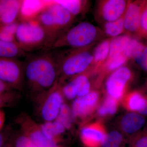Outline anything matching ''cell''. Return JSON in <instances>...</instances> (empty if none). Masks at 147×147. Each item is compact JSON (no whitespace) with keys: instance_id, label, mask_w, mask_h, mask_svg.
<instances>
[{"instance_id":"5bb4252c","label":"cell","mask_w":147,"mask_h":147,"mask_svg":"<svg viewBox=\"0 0 147 147\" xmlns=\"http://www.w3.org/2000/svg\"><path fill=\"white\" fill-rule=\"evenodd\" d=\"M135 38L124 34L112 38L110 42V53L108 59L121 55H124L130 60Z\"/></svg>"},{"instance_id":"6da1fadb","label":"cell","mask_w":147,"mask_h":147,"mask_svg":"<svg viewBox=\"0 0 147 147\" xmlns=\"http://www.w3.org/2000/svg\"><path fill=\"white\" fill-rule=\"evenodd\" d=\"M24 64V79L34 91L50 90L57 83L58 70L56 58L43 53L28 58Z\"/></svg>"},{"instance_id":"8992f818","label":"cell","mask_w":147,"mask_h":147,"mask_svg":"<svg viewBox=\"0 0 147 147\" xmlns=\"http://www.w3.org/2000/svg\"><path fill=\"white\" fill-rule=\"evenodd\" d=\"M0 79L12 89H21L24 80V63L18 59L0 58Z\"/></svg>"},{"instance_id":"4dcf8cb0","label":"cell","mask_w":147,"mask_h":147,"mask_svg":"<svg viewBox=\"0 0 147 147\" xmlns=\"http://www.w3.org/2000/svg\"><path fill=\"white\" fill-rule=\"evenodd\" d=\"M137 36L147 40V1L142 10Z\"/></svg>"},{"instance_id":"52a82bcc","label":"cell","mask_w":147,"mask_h":147,"mask_svg":"<svg viewBox=\"0 0 147 147\" xmlns=\"http://www.w3.org/2000/svg\"><path fill=\"white\" fill-rule=\"evenodd\" d=\"M125 0H102L97 2L94 16L96 21L102 25L118 20L123 16L128 6Z\"/></svg>"},{"instance_id":"ba28073f","label":"cell","mask_w":147,"mask_h":147,"mask_svg":"<svg viewBox=\"0 0 147 147\" xmlns=\"http://www.w3.org/2000/svg\"><path fill=\"white\" fill-rule=\"evenodd\" d=\"M61 88L57 82L49 90L45 100L42 103L40 115L45 122L54 121L57 117L63 103Z\"/></svg>"},{"instance_id":"8fae6325","label":"cell","mask_w":147,"mask_h":147,"mask_svg":"<svg viewBox=\"0 0 147 147\" xmlns=\"http://www.w3.org/2000/svg\"><path fill=\"white\" fill-rule=\"evenodd\" d=\"M24 134L37 147H59L57 142L47 138L41 131L39 125L25 117L21 122Z\"/></svg>"},{"instance_id":"7402d4cb","label":"cell","mask_w":147,"mask_h":147,"mask_svg":"<svg viewBox=\"0 0 147 147\" xmlns=\"http://www.w3.org/2000/svg\"><path fill=\"white\" fill-rule=\"evenodd\" d=\"M147 100V98L141 92L134 91L126 96L125 106L129 110L139 113L144 108Z\"/></svg>"},{"instance_id":"9a60e30c","label":"cell","mask_w":147,"mask_h":147,"mask_svg":"<svg viewBox=\"0 0 147 147\" xmlns=\"http://www.w3.org/2000/svg\"><path fill=\"white\" fill-rule=\"evenodd\" d=\"M98 98L97 92L92 91L88 94L77 98L73 102L72 111L74 117L83 118L91 113Z\"/></svg>"},{"instance_id":"f35d334b","label":"cell","mask_w":147,"mask_h":147,"mask_svg":"<svg viewBox=\"0 0 147 147\" xmlns=\"http://www.w3.org/2000/svg\"><path fill=\"white\" fill-rule=\"evenodd\" d=\"M27 147H37L36 146V145H35L33 143H32L31 141L30 142V143H29V144L28 145V146H27Z\"/></svg>"},{"instance_id":"30bf717a","label":"cell","mask_w":147,"mask_h":147,"mask_svg":"<svg viewBox=\"0 0 147 147\" xmlns=\"http://www.w3.org/2000/svg\"><path fill=\"white\" fill-rule=\"evenodd\" d=\"M147 1H129L124 16L125 34H137L143 9Z\"/></svg>"},{"instance_id":"4316f807","label":"cell","mask_w":147,"mask_h":147,"mask_svg":"<svg viewBox=\"0 0 147 147\" xmlns=\"http://www.w3.org/2000/svg\"><path fill=\"white\" fill-rule=\"evenodd\" d=\"M16 22L0 27V40L8 42H16L15 34L18 24Z\"/></svg>"},{"instance_id":"9c48e42d","label":"cell","mask_w":147,"mask_h":147,"mask_svg":"<svg viewBox=\"0 0 147 147\" xmlns=\"http://www.w3.org/2000/svg\"><path fill=\"white\" fill-rule=\"evenodd\" d=\"M131 77V70L125 66L113 71L106 84V90L109 96L116 99L120 98Z\"/></svg>"},{"instance_id":"ffe728a7","label":"cell","mask_w":147,"mask_h":147,"mask_svg":"<svg viewBox=\"0 0 147 147\" xmlns=\"http://www.w3.org/2000/svg\"><path fill=\"white\" fill-rule=\"evenodd\" d=\"M26 53L16 42H8L0 40V58L18 59L23 57Z\"/></svg>"},{"instance_id":"7c38bea8","label":"cell","mask_w":147,"mask_h":147,"mask_svg":"<svg viewBox=\"0 0 147 147\" xmlns=\"http://www.w3.org/2000/svg\"><path fill=\"white\" fill-rule=\"evenodd\" d=\"M84 73L75 76L71 82L61 88L62 93L66 98L72 99L77 96H84L90 92V84Z\"/></svg>"},{"instance_id":"7a4b0ae2","label":"cell","mask_w":147,"mask_h":147,"mask_svg":"<svg viewBox=\"0 0 147 147\" xmlns=\"http://www.w3.org/2000/svg\"><path fill=\"white\" fill-rule=\"evenodd\" d=\"M105 37L102 29L89 22H81L59 36L49 48L53 50L64 47L85 48L94 45Z\"/></svg>"},{"instance_id":"f1b7e54d","label":"cell","mask_w":147,"mask_h":147,"mask_svg":"<svg viewBox=\"0 0 147 147\" xmlns=\"http://www.w3.org/2000/svg\"><path fill=\"white\" fill-rule=\"evenodd\" d=\"M116 100L117 99L110 96H108L99 109L98 113L99 115L102 116L108 114L113 115L115 113L117 106Z\"/></svg>"},{"instance_id":"d590c367","label":"cell","mask_w":147,"mask_h":147,"mask_svg":"<svg viewBox=\"0 0 147 147\" xmlns=\"http://www.w3.org/2000/svg\"><path fill=\"white\" fill-rule=\"evenodd\" d=\"M5 121V115L3 111L0 110V130L2 128Z\"/></svg>"},{"instance_id":"277c9868","label":"cell","mask_w":147,"mask_h":147,"mask_svg":"<svg viewBox=\"0 0 147 147\" xmlns=\"http://www.w3.org/2000/svg\"><path fill=\"white\" fill-rule=\"evenodd\" d=\"M94 46L71 49L56 58L58 76H76L88 70L92 63L91 49Z\"/></svg>"},{"instance_id":"d6986e66","label":"cell","mask_w":147,"mask_h":147,"mask_svg":"<svg viewBox=\"0 0 147 147\" xmlns=\"http://www.w3.org/2000/svg\"><path fill=\"white\" fill-rule=\"evenodd\" d=\"M145 123V119L142 115L136 113L127 114L121 121V127L125 132L132 134L137 132Z\"/></svg>"},{"instance_id":"603a6c76","label":"cell","mask_w":147,"mask_h":147,"mask_svg":"<svg viewBox=\"0 0 147 147\" xmlns=\"http://www.w3.org/2000/svg\"><path fill=\"white\" fill-rule=\"evenodd\" d=\"M63 7L75 18L85 11L88 5L89 1L83 0H59L55 1Z\"/></svg>"},{"instance_id":"83f0119b","label":"cell","mask_w":147,"mask_h":147,"mask_svg":"<svg viewBox=\"0 0 147 147\" xmlns=\"http://www.w3.org/2000/svg\"><path fill=\"white\" fill-rule=\"evenodd\" d=\"M74 117L72 110L66 104H63L61 107L59 113L56 121L61 123L65 128L71 127V123Z\"/></svg>"},{"instance_id":"ac0fdd59","label":"cell","mask_w":147,"mask_h":147,"mask_svg":"<svg viewBox=\"0 0 147 147\" xmlns=\"http://www.w3.org/2000/svg\"><path fill=\"white\" fill-rule=\"evenodd\" d=\"M112 38H105L98 42L92 52L93 61L92 67L98 70L107 60L110 50Z\"/></svg>"},{"instance_id":"e0dca14e","label":"cell","mask_w":147,"mask_h":147,"mask_svg":"<svg viewBox=\"0 0 147 147\" xmlns=\"http://www.w3.org/2000/svg\"><path fill=\"white\" fill-rule=\"evenodd\" d=\"M22 1H0V27L16 22Z\"/></svg>"},{"instance_id":"cb8c5ba5","label":"cell","mask_w":147,"mask_h":147,"mask_svg":"<svg viewBox=\"0 0 147 147\" xmlns=\"http://www.w3.org/2000/svg\"><path fill=\"white\" fill-rule=\"evenodd\" d=\"M41 131L47 138L57 142L59 136L64 132L65 127L57 121L39 125Z\"/></svg>"},{"instance_id":"d4e9b609","label":"cell","mask_w":147,"mask_h":147,"mask_svg":"<svg viewBox=\"0 0 147 147\" xmlns=\"http://www.w3.org/2000/svg\"><path fill=\"white\" fill-rule=\"evenodd\" d=\"M124 14L118 20L102 24V30L105 36L114 38L124 33Z\"/></svg>"},{"instance_id":"3957f363","label":"cell","mask_w":147,"mask_h":147,"mask_svg":"<svg viewBox=\"0 0 147 147\" xmlns=\"http://www.w3.org/2000/svg\"><path fill=\"white\" fill-rule=\"evenodd\" d=\"M74 19L75 18L63 7L55 1H52L34 21L47 32L51 40V45L59 36L71 26Z\"/></svg>"},{"instance_id":"f546056e","label":"cell","mask_w":147,"mask_h":147,"mask_svg":"<svg viewBox=\"0 0 147 147\" xmlns=\"http://www.w3.org/2000/svg\"><path fill=\"white\" fill-rule=\"evenodd\" d=\"M122 140V136L117 131L110 132L105 138L102 147H120Z\"/></svg>"},{"instance_id":"484cf974","label":"cell","mask_w":147,"mask_h":147,"mask_svg":"<svg viewBox=\"0 0 147 147\" xmlns=\"http://www.w3.org/2000/svg\"><path fill=\"white\" fill-rule=\"evenodd\" d=\"M129 60V59L124 55H119L114 58L108 59L98 70L107 73L114 71L124 66Z\"/></svg>"},{"instance_id":"d6a6232c","label":"cell","mask_w":147,"mask_h":147,"mask_svg":"<svg viewBox=\"0 0 147 147\" xmlns=\"http://www.w3.org/2000/svg\"><path fill=\"white\" fill-rule=\"evenodd\" d=\"M31 140L26 134L19 136L16 140L15 147H27Z\"/></svg>"},{"instance_id":"74e56055","label":"cell","mask_w":147,"mask_h":147,"mask_svg":"<svg viewBox=\"0 0 147 147\" xmlns=\"http://www.w3.org/2000/svg\"><path fill=\"white\" fill-rule=\"evenodd\" d=\"M140 114L141 115H147V100L146 101V105H145L144 108V109L139 112Z\"/></svg>"},{"instance_id":"836d02e7","label":"cell","mask_w":147,"mask_h":147,"mask_svg":"<svg viewBox=\"0 0 147 147\" xmlns=\"http://www.w3.org/2000/svg\"><path fill=\"white\" fill-rule=\"evenodd\" d=\"M12 97V93L10 92L3 94L0 93V108L6 105L10 100H11Z\"/></svg>"},{"instance_id":"8d00e7d4","label":"cell","mask_w":147,"mask_h":147,"mask_svg":"<svg viewBox=\"0 0 147 147\" xmlns=\"http://www.w3.org/2000/svg\"><path fill=\"white\" fill-rule=\"evenodd\" d=\"M5 141V136L2 132H0V147H2Z\"/></svg>"},{"instance_id":"5b68a950","label":"cell","mask_w":147,"mask_h":147,"mask_svg":"<svg viewBox=\"0 0 147 147\" xmlns=\"http://www.w3.org/2000/svg\"><path fill=\"white\" fill-rule=\"evenodd\" d=\"M16 43L25 53L32 52L51 45L50 37L35 21L18 23L15 34Z\"/></svg>"},{"instance_id":"2e32d148","label":"cell","mask_w":147,"mask_h":147,"mask_svg":"<svg viewBox=\"0 0 147 147\" xmlns=\"http://www.w3.org/2000/svg\"><path fill=\"white\" fill-rule=\"evenodd\" d=\"M51 1H22L18 17L21 22L34 21Z\"/></svg>"},{"instance_id":"1f68e13d","label":"cell","mask_w":147,"mask_h":147,"mask_svg":"<svg viewBox=\"0 0 147 147\" xmlns=\"http://www.w3.org/2000/svg\"><path fill=\"white\" fill-rule=\"evenodd\" d=\"M131 147H147V134L139 135L132 144Z\"/></svg>"},{"instance_id":"44dd1931","label":"cell","mask_w":147,"mask_h":147,"mask_svg":"<svg viewBox=\"0 0 147 147\" xmlns=\"http://www.w3.org/2000/svg\"><path fill=\"white\" fill-rule=\"evenodd\" d=\"M131 59L145 71H147V45L143 44L138 40L134 39Z\"/></svg>"},{"instance_id":"e575fe53","label":"cell","mask_w":147,"mask_h":147,"mask_svg":"<svg viewBox=\"0 0 147 147\" xmlns=\"http://www.w3.org/2000/svg\"><path fill=\"white\" fill-rule=\"evenodd\" d=\"M12 88L0 79V93L3 94L10 92Z\"/></svg>"},{"instance_id":"4fadbf2b","label":"cell","mask_w":147,"mask_h":147,"mask_svg":"<svg viewBox=\"0 0 147 147\" xmlns=\"http://www.w3.org/2000/svg\"><path fill=\"white\" fill-rule=\"evenodd\" d=\"M106 137L105 130L100 124L89 125L81 130V139L86 147L102 146Z\"/></svg>"}]
</instances>
